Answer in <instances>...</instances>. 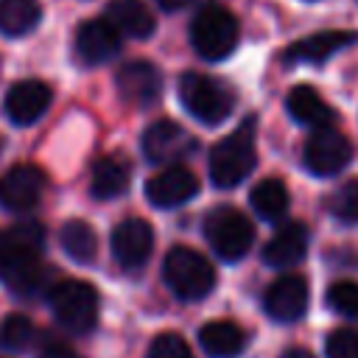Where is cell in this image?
Instances as JSON below:
<instances>
[{"label":"cell","mask_w":358,"mask_h":358,"mask_svg":"<svg viewBox=\"0 0 358 358\" xmlns=\"http://www.w3.org/2000/svg\"><path fill=\"white\" fill-rule=\"evenodd\" d=\"M162 277H165L168 288L173 291V296L185 299V302H196V299L207 296L215 285L213 263L190 246H176L168 252V257L162 263Z\"/></svg>","instance_id":"5"},{"label":"cell","mask_w":358,"mask_h":358,"mask_svg":"<svg viewBox=\"0 0 358 358\" xmlns=\"http://www.w3.org/2000/svg\"><path fill=\"white\" fill-rule=\"evenodd\" d=\"M249 204H252V210H255L260 218H266V221L282 218V213L288 210V187H285V182L277 179V176H268V179L257 182V185L252 187Z\"/></svg>","instance_id":"24"},{"label":"cell","mask_w":358,"mask_h":358,"mask_svg":"<svg viewBox=\"0 0 358 358\" xmlns=\"http://www.w3.org/2000/svg\"><path fill=\"white\" fill-rule=\"evenodd\" d=\"M45 227L36 221L0 229V280L20 296L42 294L48 285V266L42 263Z\"/></svg>","instance_id":"1"},{"label":"cell","mask_w":358,"mask_h":358,"mask_svg":"<svg viewBox=\"0 0 358 358\" xmlns=\"http://www.w3.org/2000/svg\"><path fill=\"white\" fill-rule=\"evenodd\" d=\"M42 6L39 0H0V34L25 36L39 25Z\"/></svg>","instance_id":"23"},{"label":"cell","mask_w":358,"mask_h":358,"mask_svg":"<svg viewBox=\"0 0 358 358\" xmlns=\"http://www.w3.org/2000/svg\"><path fill=\"white\" fill-rule=\"evenodd\" d=\"M45 190V173L36 165H14L0 176V204L11 213H28L39 204Z\"/></svg>","instance_id":"11"},{"label":"cell","mask_w":358,"mask_h":358,"mask_svg":"<svg viewBox=\"0 0 358 358\" xmlns=\"http://www.w3.org/2000/svg\"><path fill=\"white\" fill-rule=\"evenodd\" d=\"M355 42H358V31H319L288 45L282 56L288 64H322Z\"/></svg>","instance_id":"17"},{"label":"cell","mask_w":358,"mask_h":358,"mask_svg":"<svg viewBox=\"0 0 358 358\" xmlns=\"http://www.w3.org/2000/svg\"><path fill=\"white\" fill-rule=\"evenodd\" d=\"M36 338V327L25 313H11L0 324V341L8 350H28L31 341Z\"/></svg>","instance_id":"26"},{"label":"cell","mask_w":358,"mask_h":358,"mask_svg":"<svg viewBox=\"0 0 358 358\" xmlns=\"http://www.w3.org/2000/svg\"><path fill=\"white\" fill-rule=\"evenodd\" d=\"M308 252V227L299 221L282 224L263 246V263L271 268H291Z\"/></svg>","instance_id":"18"},{"label":"cell","mask_w":358,"mask_h":358,"mask_svg":"<svg viewBox=\"0 0 358 358\" xmlns=\"http://www.w3.org/2000/svg\"><path fill=\"white\" fill-rule=\"evenodd\" d=\"M39 358H81V355L67 344H50V347H45L39 352Z\"/></svg>","instance_id":"31"},{"label":"cell","mask_w":358,"mask_h":358,"mask_svg":"<svg viewBox=\"0 0 358 358\" xmlns=\"http://www.w3.org/2000/svg\"><path fill=\"white\" fill-rule=\"evenodd\" d=\"M53 101V90L39 78H22L6 92V115L17 126L36 123Z\"/></svg>","instance_id":"15"},{"label":"cell","mask_w":358,"mask_h":358,"mask_svg":"<svg viewBox=\"0 0 358 358\" xmlns=\"http://www.w3.org/2000/svg\"><path fill=\"white\" fill-rule=\"evenodd\" d=\"M112 255L123 268H137L151 257L154 229L143 218H126L112 229Z\"/></svg>","instance_id":"13"},{"label":"cell","mask_w":358,"mask_h":358,"mask_svg":"<svg viewBox=\"0 0 358 358\" xmlns=\"http://www.w3.org/2000/svg\"><path fill=\"white\" fill-rule=\"evenodd\" d=\"M59 241H62V249L67 252V257H73L76 263H92V257L98 252V235L81 218L67 221L59 232Z\"/></svg>","instance_id":"25"},{"label":"cell","mask_w":358,"mask_h":358,"mask_svg":"<svg viewBox=\"0 0 358 358\" xmlns=\"http://www.w3.org/2000/svg\"><path fill=\"white\" fill-rule=\"evenodd\" d=\"M196 145V137L173 120H157L143 131V154L154 165H173L190 157Z\"/></svg>","instance_id":"9"},{"label":"cell","mask_w":358,"mask_h":358,"mask_svg":"<svg viewBox=\"0 0 358 358\" xmlns=\"http://www.w3.org/2000/svg\"><path fill=\"white\" fill-rule=\"evenodd\" d=\"M302 159H305V168L310 173H316V176H336L352 159V145H350V140L338 129L322 126V129H313V134L308 137Z\"/></svg>","instance_id":"8"},{"label":"cell","mask_w":358,"mask_h":358,"mask_svg":"<svg viewBox=\"0 0 358 358\" xmlns=\"http://www.w3.org/2000/svg\"><path fill=\"white\" fill-rule=\"evenodd\" d=\"M263 308L274 322H296L308 310V282L299 274H282L277 277L266 294Z\"/></svg>","instance_id":"14"},{"label":"cell","mask_w":358,"mask_h":358,"mask_svg":"<svg viewBox=\"0 0 358 358\" xmlns=\"http://www.w3.org/2000/svg\"><path fill=\"white\" fill-rule=\"evenodd\" d=\"M131 179V168L129 159L120 154H106L92 165V179H90V190L95 199H117L126 193Z\"/></svg>","instance_id":"21"},{"label":"cell","mask_w":358,"mask_h":358,"mask_svg":"<svg viewBox=\"0 0 358 358\" xmlns=\"http://www.w3.org/2000/svg\"><path fill=\"white\" fill-rule=\"evenodd\" d=\"M327 305L347 319H358V282H333L327 288Z\"/></svg>","instance_id":"28"},{"label":"cell","mask_w":358,"mask_h":358,"mask_svg":"<svg viewBox=\"0 0 358 358\" xmlns=\"http://www.w3.org/2000/svg\"><path fill=\"white\" fill-rule=\"evenodd\" d=\"M120 50V31L103 20H87L76 31V56L84 64H103Z\"/></svg>","instance_id":"16"},{"label":"cell","mask_w":358,"mask_h":358,"mask_svg":"<svg viewBox=\"0 0 358 358\" xmlns=\"http://www.w3.org/2000/svg\"><path fill=\"white\" fill-rule=\"evenodd\" d=\"M257 162L255 148V117H246L232 134L218 140L210 151V179L215 187H235L241 185Z\"/></svg>","instance_id":"2"},{"label":"cell","mask_w":358,"mask_h":358,"mask_svg":"<svg viewBox=\"0 0 358 358\" xmlns=\"http://www.w3.org/2000/svg\"><path fill=\"white\" fill-rule=\"evenodd\" d=\"M204 235L221 260L235 263V260L246 257V252L252 249L255 227L246 218V213H241L235 207H215L204 218Z\"/></svg>","instance_id":"7"},{"label":"cell","mask_w":358,"mask_h":358,"mask_svg":"<svg viewBox=\"0 0 358 358\" xmlns=\"http://www.w3.org/2000/svg\"><path fill=\"white\" fill-rule=\"evenodd\" d=\"M199 344L210 358H235L243 350V330L229 319H213L201 324Z\"/></svg>","instance_id":"22"},{"label":"cell","mask_w":358,"mask_h":358,"mask_svg":"<svg viewBox=\"0 0 358 358\" xmlns=\"http://www.w3.org/2000/svg\"><path fill=\"white\" fill-rule=\"evenodd\" d=\"M157 3H159L162 11H179V8H185L190 0H157Z\"/></svg>","instance_id":"33"},{"label":"cell","mask_w":358,"mask_h":358,"mask_svg":"<svg viewBox=\"0 0 358 358\" xmlns=\"http://www.w3.org/2000/svg\"><path fill=\"white\" fill-rule=\"evenodd\" d=\"M285 109L288 115L302 123V126H310V129H322V126H333L336 120V112L327 106V101L308 84H299L288 92L285 98Z\"/></svg>","instance_id":"20"},{"label":"cell","mask_w":358,"mask_h":358,"mask_svg":"<svg viewBox=\"0 0 358 358\" xmlns=\"http://www.w3.org/2000/svg\"><path fill=\"white\" fill-rule=\"evenodd\" d=\"M115 84H117V92L126 103L131 106H154L159 101V92H162V76L159 70L151 64V62H126L117 76H115Z\"/></svg>","instance_id":"12"},{"label":"cell","mask_w":358,"mask_h":358,"mask_svg":"<svg viewBox=\"0 0 358 358\" xmlns=\"http://www.w3.org/2000/svg\"><path fill=\"white\" fill-rule=\"evenodd\" d=\"M199 193V179L193 171H187L185 165L173 162L162 171H157L148 182H145V199L159 207V210H171L179 207L185 201H190Z\"/></svg>","instance_id":"10"},{"label":"cell","mask_w":358,"mask_h":358,"mask_svg":"<svg viewBox=\"0 0 358 358\" xmlns=\"http://www.w3.org/2000/svg\"><path fill=\"white\" fill-rule=\"evenodd\" d=\"M148 358H193V350L187 347V341L182 336L159 333L148 347Z\"/></svg>","instance_id":"29"},{"label":"cell","mask_w":358,"mask_h":358,"mask_svg":"<svg viewBox=\"0 0 358 358\" xmlns=\"http://www.w3.org/2000/svg\"><path fill=\"white\" fill-rule=\"evenodd\" d=\"M106 20L131 39H148L157 28V17L143 0H112L106 6Z\"/></svg>","instance_id":"19"},{"label":"cell","mask_w":358,"mask_h":358,"mask_svg":"<svg viewBox=\"0 0 358 358\" xmlns=\"http://www.w3.org/2000/svg\"><path fill=\"white\" fill-rule=\"evenodd\" d=\"M330 213L341 224H358V179L344 182L333 199H330Z\"/></svg>","instance_id":"27"},{"label":"cell","mask_w":358,"mask_h":358,"mask_svg":"<svg viewBox=\"0 0 358 358\" xmlns=\"http://www.w3.org/2000/svg\"><path fill=\"white\" fill-rule=\"evenodd\" d=\"M50 310L56 322L73 333H90L98 322V291L84 280H62L50 288Z\"/></svg>","instance_id":"6"},{"label":"cell","mask_w":358,"mask_h":358,"mask_svg":"<svg viewBox=\"0 0 358 358\" xmlns=\"http://www.w3.org/2000/svg\"><path fill=\"white\" fill-rule=\"evenodd\" d=\"M179 101L204 126L224 123L235 109L232 87L207 73H185L179 78Z\"/></svg>","instance_id":"4"},{"label":"cell","mask_w":358,"mask_h":358,"mask_svg":"<svg viewBox=\"0 0 358 358\" xmlns=\"http://www.w3.org/2000/svg\"><path fill=\"white\" fill-rule=\"evenodd\" d=\"M238 20L235 14L218 3V0H207L201 3V8L196 11L193 22H190V42L193 50L207 59V62H221L227 59L235 45H238Z\"/></svg>","instance_id":"3"},{"label":"cell","mask_w":358,"mask_h":358,"mask_svg":"<svg viewBox=\"0 0 358 358\" xmlns=\"http://www.w3.org/2000/svg\"><path fill=\"white\" fill-rule=\"evenodd\" d=\"M280 358H313V352H310V350H305V347H288Z\"/></svg>","instance_id":"32"},{"label":"cell","mask_w":358,"mask_h":358,"mask_svg":"<svg viewBox=\"0 0 358 358\" xmlns=\"http://www.w3.org/2000/svg\"><path fill=\"white\" fill-rule=\"evenodd\" d=\"M327 358H358V330L338 327L327 336Z\"/></svg>","instance_id":"30"}]
</instances>
